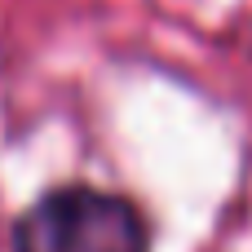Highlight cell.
<instances>
[{
	"label": "cell",
	"mask_w": 252,
	"mask_h": 252,
	"mask_svg": "<svg viewBox=\"0 0 252 252\" xmlns=\"http://www.w3.org/2000/svg\"><path fill=\"white\" fill-rule=\"evenodd\" d=\"M13 252H146V221L124 195L62 186L13 221Z\"/></svg>",
	"instance_id": "1"
}]
</instances>
